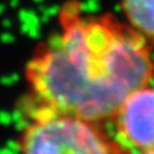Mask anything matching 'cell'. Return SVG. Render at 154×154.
<instances>
[{
	"label": "cell",
	"mask_w": 154,
	"mask_h": 154,
	"mask_svg": "<svg viewBox=\"0 0 154 154\" xmlns=\"http://www.w3.org/2000/svg\"><path fill=\"white\" fill-rule=\"evenodd\" d=\"M19 154H132L100 122L45 108H26Z\"/></svg>",
	"instance_id": "cell-2"
},
{
	"label": "cell",
	"mask_w": 154,
	"mask_h": 154,
	"mask_svg": "<svg viewBox=\"0 0 154 154\" xmlns=\"http://www.w3.org/2000/svg\"><path fill=\"white\" fill-rule=\"evenodd\" d=\"M117 139L130 150H154V88L145 85L128 95L112 117Z\"/></svg>",
	"instance_id": "cell-3"
},
{
	"label": "cell",
	"mask_w": 154,
	"mask_h": 154,
	"mask_svg": "<svg viewBox=\"0 0 154 154\" xmlns=\"http://www.w3.org/2000/svg\"><path fill=\"white\" fill-rule=\"evenodd\" d=\"M121 7L128 25L154 42V0H121Z\"/></svg>",
	"instance_id": "cell-4"
},
{
	"label": "cell",
	"mask_w": 154,
	"mask_h": 154,
	"mask_svg": "<svg viewBox=\"0 0 154 154\" xmlns=\"http://www.w3.org/2000/svg\"><path fill=\"white\" fill-rule=\"evenodd\" d=\"M137 154H154V150H148V152H140Z\"/></svg>",
	"instance_id": "cell-5"
},
{
	"label": "cell",
	"mask_w": 154,
	"mask_h": 154,
	"mask_svg": "<svg viewBox=\"0 0 154 154\" xmlns=\"http://www.w3.org/2000/svg\"><path fill=\"white\" fill-rule=\"evenodd\" d=\"M57 21L26 63V108L102 122L150 84V42L127 22L112 13H86L79 0L62 4Z\"/></svg>",
	"instance_id": "cell-1"
}]
</instances>
